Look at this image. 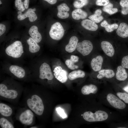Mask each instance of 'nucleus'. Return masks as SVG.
Here are the masks:
<instances>
[{
  "label": "nucleus",
  "instance_id": "nucleus-1",
  "mask_svg": "<svg viewBox=\"0 0 128 128\" xmlns=\"http://www.w3.org/2000/svg\"><path fill=\"white\" fill-rule=\"evenodd\" d=\"M102 104L120 111L126 108L125 103L116 95L112 88L107 87L100 92L97 98Z\"/></svg>",
  "mask_w": 128,
  "mask_h": 128
},
{
  "label": "nucleus",
  "instance_id": "nucleus-2",
  "mask_svg": "<svg viewBox=\"0 0 128 128\" xmlns=\"http://www.w3.org/2000/svg\"><path fill=\"white\" fill-rule=\"evenodd\" d=\"M23 91L9 88L3 83L0 84V96L1 98L12 103L17 101Z\"/></svg>",
  "mask_w": 128,
  "mask_h": 128
},
{
  "label": "nucleus",
  "instance_id": "nucleus-3",
  "mask_svg": "<svg viewBox=\"0 0 128 128\" xmlns=\"http://www.w3.org/2000/svg\"><path fill=\"white\" fill-rule=\"evenodd\" d=\"M19 112L18 118L22 124L26 125H31L33 124L35 114L31 110L26 107Z\"/></svg>",
  "mask_w": 128,
  "mask_h": 128
},
{
  "label": "nucleus",
  "instance_id": "nucleus-4",
  "mask_svg": "<svg viewBox=\"0 0 128 128\" xmlns=\"http://www.w3.org/2000/svg\"><path fill=\"white\" fill-rule=\"evenodd\" d=\"M5 52L8 55L13 58L20 57L24 52L21 42L19 41H15L6 48Z\"/></svg>",
  "mask_w": 128,
  "mask_h": 128
},
{
  "label": "nucleus",
  "instance_id": "nucleus-5",
  "mask_svg": "<svg viewBox=\"0 0 128 128\" xmlns=\"http://www.w3.org/2000/svg\"><path fill=\"white\" fill-rule=\"evenodd\" d=\"M64 34V29L61 23L59 22H56L52 25L49 32L50 37L56 40L61 39Z\"/></svg>",
  "mask_w": 128,
  "mask_h": 128
},
{
  "label": "nucleus",
  "instance_id": "nucleus-6",
  "mask_svg": "<svg viewBox=\"0 0 128 128\" xmlns=\"http://www.w3.org/2000/svg\"><path fill=\"white\" fill-rule=\"evenodd\" d=\"M93 48L92 43L90 41L88 40H84L78 43L76 47L78 51L84 56L89 54Z\"/></svg>",
  "mask_w": 128,
  "mask_h": 128
},
{
  "label": "nucleus",
  "instance_id": "nucleus-7",
  "mask_svg": "<svg viewBox=\"0 0 128 128\" xmlns=\"http://www.w3.org/2000/svg\"><path fill=\"white\" fill-rule=\"evenodd\" d=\"M81 91L83 95L87 96L91 95L97 98L100 92V88L98 85L90 84L83 86Z\"/></svg>",
  "mask_w": 128,
  "mask_h": 128
},
{
  "label": "nucleus",
  "instance_id": "nucleus-8",
  "mask_svg": "<svg viewBox=\"0 0 128 128\" xmlns=\"http://www.w3.org/2000/svg\"><path fill=\"white\" fill-rule=\"evenodd\" d=\"M39 78L42 79L52 80L54 77L50 65L46 63H43L39 68Z\"/></svg>",
  "mask_w": 128,
  "mask_h": 128
},
{
  "label": "nucleus",
  "instance_id": "nucleus-9",
  "mask_svg": "<svg viewBox=\"0 0 128 128\" xmlns=\"http://www.w3.org/2000/svg\"><path fill=\"white\" fill-rule=\"evenodd\" d=\"M115 75L114 71L112 69H101L98 72L96 78L98 80H110L114 78Z\"/></svg>",
  "mask_w": 128,
  "mask_h": 128
},
{
  "label": "nucleus",
  "instance_id": "nucleus-10",
  "mask_svg": "<svg viewBox=\"0 0 128 128\" xmlns=\"http://www.w3.org/2000/svg\"><path fill=\"white\" fill-rule=\"evenodd\" d=\"M54 72L55 77L60 82L64 83L67 81L68 77L67 73L61 67L58 66L56 67L54 70Z\"/></svg>",
  "mask_w": 128,
  "mask_h": 128
},
{
  "label": "nucleus",
  "instance_id": "nucleus-11",
  "mask_svg": "<svg viewBox=\"0 0 128 128\" xmlns=\"http://www.w3.org/2000/svg\"><path fill=\"white\" fill-rule=\"evenodd\" d=\"M18 14L17 16L18 19L19 20H22L27 17L29 18V20L30 22L34 21L37 19L36 14L31 8L29 9L24 14H23L21 11L18 12Z\"/></svg>",
  "mask_w": 128,
  "mask_h": 128
},
{
  "label": "nucleus",
  "instance_id": "nucleus-12",
  "mask_svg": "<svg viewBox=\"0 0 128 128\" xmlns=\"http://www.w3.org/2000/svg\"><path fill=\"white\" fill-rule=\"evenodd\" d=\"M101 46L102 50L107 56L112 57L114 55L115 50L110 42L106 41H102L101 43Z\"/></svg>",
  "mask_w": 128,
  "mask_h": 128
},
{
  "label": "nucleus",
  "instance_id": "nucleus-13",
  "mask_svg": "<svg viewBox=\"0 0 128 128\" xmlns=\"http://www.w3.org/2000/svg\"><path fill=\"white\" fill-rule=\"evenodd\" d=\"M103 58L101 55H98L93 58L91 62V68L95 72H98L101 69Z\"/></svg>",
  "mask_w": 128,
  "mask_h": 128
},
{
  "label": "nucleus",
  "instance_id": "nucleus-14",
  "mask_svg": "<svg viewBox=\"0 0 128 128\" xmlns=\"http://www.w3.org/2000/svg\"><path fill=\"white\" fill-rule=\"evenodd\" d=\"M57 9L58 11L57 16L58 18L64 19L69 17V14L68 12L69 11L70 9L66 4H61L58 6Z\"/></svg>",
  "mask_w": 128,
  "mask_h": 128
},
{
  "label": "nucleus",
  "instance_id": "nucleus-15",
  "mask_svg": "<svg viewBox=\"0 0 128 128\" xmlns=\"http://www.w3.org/2000/svg\"><path fill=\"white\" fill-rule=\"evenodd\" d=\"M125 69L121 65L117 67L114 77L117 81H124L127 78L128 74Z\"/></svg>",
  "mask_w": 128,
  "mask_h": 128
},
{
  "label": "nucleus",
  "instance_id": "nucleus-16",
  "mask_svg": "<svg viewBox=\"0 0 128 128\" xmlns=\"http://www.w3.org/2000/svg\"><path fill=\"white\" fill-rule=\"evenodd\" d=\"M10 72L16 77L19 78H22L25 76V72L22 68L18 66L12 65L9 68Z\"/></svg>",
  "mask_w": 128,
  "mask_h": 128
},
{
  "label": "nucleus",
  "instance_id": "nucleus-17",
  "mask_svg": "<svg viewBox=\"0 0 128 128\" xmlns=\"http://www.w3.org/2000/svg\"><path fill=\"white\" fill-rule=\"evenodd\" d=\"M78 41V39L77 37L74 36L71 37L68 43L65 47V51L69 53L73 52L76 49Z\"/></svg>",
  "mask_w": 128,
  "mask_h": 128
},
{
  "label": "nucleus",
  "instance_id": "nucleus-18",
  "mask_svg": "<svg viewBox=\"0 0 128 128\" xmlns=\"http://www.w3.org/2000/svg\"><path fill=\"white\" fill-rule=\"evenodd\" d=\"M112 88L116 95L125 103L128 104V93L122 91L117 84L113 85Z\"/></svg>",
  "mask_w": 128,
  "mask_h": 128
},
{
  "label": "nucleus",
  "instance_id": "nucleus-19",
  "mask_svg": "<svg viewBox=\"0 0 128 128\" xmlns=\"http://www.w3.org/2000/svg\"><path fill=\"white\" fill-rule=\"evenodd\" d=\"M29 33L31 37L37 42L39 43L41 40L42 36L36 26H32L29 29Z\"/></svg>",
  "mask_w": 128,
  "mask_h": 128
},
{
  "label": "nucleus",
  "instance_id": "nucleus-20",
  "mask_svg": "<svg viewBox=\"0 0 128 128\" xmlns=\"http://www.w3.org/2000/svg\"><path fill=\"white\" fill-rule=\"evenodd\" d=\"M81 25L85 29L91 31H96L98 28V26L95 23L87 19L82 21Z\"/></svg>",
  "mask_w": 128,
  "mask_h": 128
},
{
  "label": "nucleus",
  "instance_id": "nucleus-21",
  "mask_svg": "<svg viewBox=\"0 0 128 128\" xmlns=\"http://www.w3.org/2000/svg\"><path fill=\"white\" fill-rule=\"evenodd\" d=\"M117 35L123 38L128 37V25L126 23L122 22L121 23L116 31Z\"/></svg>",
  "mask_w": 128,
  "mask_h": 128
},
{
  "label": "nucleus",
  "instance_id": "nucleus-22",
  "mask_svg": "<svg viewBox=\"0 0 128 128\" xmlns=\"http://www.w3.org/2000/svg\"><path fill=\"white\" fill-rule=\"evenodd\" d=\"M13 113V110L10 106L5 103H0V113L1 115L8 117L11 116Z\"/></svg>",
  "mask_w": 128,
  "mask_h": 128
},
{
  "label": "nucleus",
  "instance_id": "nucleus-23",
  "mask_svg": "<svg viewBox=\"0 0 128 128\" xmlns=\"http://www.w3.org/2000/svg\"><path fill=\"white\" fill-rule=\"evenodd\" d=\"M73 18L76 20L86 18L87 16V13L81 9H77L73 11L72 14Z\"/></svg>",
  "mask_w": 128,
  "mask_h": 128
},
{
  "label": "nucleus",
  "instance_id": "nucleus-24",
  "mask_svg": "<svg viewBox=\"0 0 128 128\" xmlns=\"http://www.w3.org/2000/svg\"><path fill=\"white\" fill-rule=\"evenodd\" d=\"M27 42L29 46V50L30 52L34 53L40 50V46L32 37H30L27 40Z\"/></svg>",
  "mask_w": 128,
  "mask_h": 128
},
{
  "label": "nucleus",
  "instance_id": "nucleus-25",
  "mask_svg": "<svg viewBox=\"0 0 128 128\" xmlns=\"http://www.w3.org/2000/svg\"><path fill=\"white\" fill-rule=\"evenodd\" d=\"M85 76V72L81 70H76L70 73L68 78L71 80H73L78 78H84Z\"/></svg>",
  "mask_w": 128,
  "mask_h": 128
},
{
  "label": "nucleus",
  "instance_id": "nucleus-26",
  "mask_svg": "<svg viewBox=\"0 0 128 128\" xmlns=\"http://www.w3.org/2000/svg\"><path fill=\"white\" fill-rule=\"evenodd\" d=\"M101 27H104L105 30L109 32H113L118 27V25L117 24L114 23L109 24L106 20H104L102 22L101 24Z\"/></svg>",
  "mask_w": 128,
  "mask_h": 128
},
{
  "label": "nucleus",
  "instance_id": "nucleus-27",
  "mask_svg": "<svg viewBox=\"0 0 128 128\" xmlns=\"http://www.w3.org/2000/svg\"><path fill=\"white\" fill-rule=\"evenodd\" d=\"M113 5L112 3H109L103 7L102 9L103 11L110 14H112L118 12V9L116 8H113Z\"/></svg>",
  "mask_w": 128,
  "mask_h": 128
},
{
  "label": "nucleus",
  "instance_id": "nucleus-28",
  "mask_svg": "<svg viewBox=\"0 0 128 128\" xmlns=\"http://www.w3.org/2000/svg\"><path fill=\"white\" fill-rule=\"evenodd\" d=\"M0 125L2 128H14L12 123L5 118L2 117L0 119Z\"/></svg>",
  "mask_w": 128,
  "mask_h": 128
},
{
  "label": "nucleus",
  "instance_id": "nucleus-29",
  "mask_svg": "<svg viewBox=\"0 0 128 128\" xmlns=\"http://www.w3.org/2000/svg\"><path fill=\"white\" fill-rule=\"evenodd\" d=\"M120 4L122 7V14L124 15L128 14V0H121Z\"/></svg>",
  "mask_w": 128,
  "mask_h": 128
},
{
  "label": "nucleus",
  "instance_id": "nucleus-30",
  "mask_svg": "<svg viewBox=\"0 0 128 128\" xmlns=\"http://www.w3.org/2000/svg\"><path fill=\"white\" fill-rule=\"evenodd\" d=\"M88 0H76L73 3V5L76 8L79 9L87 5Z\"/></svg>",
  "mask_w": 128,
  "mask_h": 128
},
{
  "label": "nucleus",
  "instance_id": "nucleus-31",
  "mask_svg": "<svg viewBox=\"0 0 128 128\" xmlns=\"http://www.w3.org/2000/svg\"><path fill=\"white\" fill-rule=\"evenodd\" d=\"M14 4L15 6L18 10L22 12L25 10L24 1L22 2V0H15Z\"/></svg>",
  "mask_w": 128,
  "mask_h": 128
},
{
  "label": "nucleus",
  "instance_id": "nucleus-32",
  "mask_svg": "<svg viewBox=\"0 0 128 128\" xmlns=\"http://www.w3.org/2000/svg\"><path fill=\"white\" fill-rule=\"evenodd\" d=\"M88 18L91 20L96 23H100L103 19V17L102 16L94 14L90 16Z\"/></svg>",
  "mask_w": 128,
  "mask_h": 128
},
{
  "label": "nucleus",
  "instance_id": "nucleus-33",
  "mask_svg": "<svg viewBox=\"0 0 128 128\" xmlns=\"http://www.w3.org/2000/svg\"><path fill=\"white\" fill-rule=\"evenodd\" d=\"M75 63L70 59H67L65 61V64L68 67L72 70H74L78 68V66L75 65Z\"/></svg>",
  "mask_w": 128,
  "mask_h": 128
},
{
  "label": "nucleus",
  "instance_id": "nucleus-34",
  "mask_svg": "<svg viewBox=\"0 0 128 128\" xmlns=\"http://www.w3.org/2000/svg\"><path fill=\"white\" fill-rule=\"evenodd\" d=\"M121 66L125 68L128 69V55L123 57L122 60Z\"/></svg>",
  "mask_w": 128,
  "mask_h": 128
},
{
  "label": "nucleus",
  "instance_id": "nucleus-35",
  "mask_svg": "<svg viewBox=\"0 0 128 128\" xmlns=\"http://www.w3.org/2000/svg\"><path fill=\"white\" fill-rule=\"evenodd\" d=\"M109 3V0H96V4L98 6H105Z\"/></svg>",
  "mask_w": 128,
  "mask_h": 128
},
{
  "label": "nucleus",
  "instance_id": "nucleus-36",
  "mask_svg": "<svg viewBox=\"0 0 128 128\" xmlns=\"http://www.w3.org/2000/svg\"><path fill=\"white\" fill-rule=\"evenodd\" d=\"M56 110L58 114L63 118H65L67 117L66 114L62 109L60 107L57 108L56 109Z\"/></svg>",
  "mask_w": 128,
  "mask_h": 128
},
{
  "label": "nucleus",
  "instance_id": "nucleus-37",
  "mask_svg": "<svg viewBox=\"0 0 128 128\" xmlns=\"http://www.w3.org/2000/svg\"><path fill=\"white\" fill-rule=\"evenodd\" d=\"M6 30V27L4 24H0V36L3 35L5 32Z\"/></svg>",
  "mask_w": 128,
  "mask_h": 128
},
{
  "label": "nucleus",
  "instance_id": "nucleus-38",
  "mask_svg": "<svg viewBox=\"0 0 128 128\" xmlns=\"http://www.w3.org/2000/svg\"><path fill=\"white\" fill-rule=\"evenodd\" d=\"M70 59L75 63L78 62L79 60V58L77 56L72 55L70 56Z\"/></svg>",
  "mask_w": 128,
  "mask_h": 128
},
{
  "label": "nucleus",
  "instance_id": "nucleus-39",
  "mask_svg": "<svg viewBox=\"0 0 128 128\" xmlns=\"http://www.w3.org/2000/svg\"><path fill=\"white\" fill-rule=\"evenodd\" d=\"M29 0H24V6L25 9H27L29 7Z\"/></svg>",
  "mask_w": 128,
  "mask_h": 128
},
{
  "label": "nucleus",
  "instance_id": "nucleus-40",
  "mask_svg": "<svg viewBox=\"0 0 128 128\" xmlns=\"http://www.w3.org/2000/svg\"><path fill=\"white\" fill-rule=\"evenodd\" d=\"M47 1L49 4L53 5L55 4L57 1V0H43Z\"/></svg>",
  "mask_w": 128,
  "mask_h": 128
},
{
  "label": "nucleus",
  "instance_id": "nucleus-41",
  "mask_svg": "<svg viewBox=\"0 0 128 128\" xmlns=\"http://www.w3.org/2000/svg\"><path fill=\"white\" fill-rule=\"evenodd\" d=\"M102 13L101 10L100 9H98L95 11L94 14L98 15H101Z\"/></svg>",
  "mask_w": 128,
  "mask_h": 128
},
{
  "label": "nucleus",
  "instance_id": "nucleus-42",
  "mask_svg": "<svg viewBox=\"0 0 128 128\" xmlns=\"http://www.w3.org/2000/svg\"><path fill=\"white\" fill-rule=\"evenodd\" d=\"M122 89L123 91L128 93V82L126 85L122 88Z\"/></svg>",
  "mask_w": 128,
  "mask_h": 128
},
{
  "label": "nucleus",
  "instance_id": "nucleus-43",
  "mask_svg": "<svg viewBox=\"0 0 128 128\" xmlns=\"http://www.w3.org/2000/svg\"><path fill=\"white\" fill-rule=\"evenodd\" d=\"M30 128H38L37 127L35 126H32Z\"/></svg>",
  "mask_w": 128,
  "mask_h": 128
},
{
  "label": "nucleus",
  "instance_id": "nucleus-44",
  "mask_svg": "<svg viewBox=\"0 0 128 128\" xmlns=\"http://www.w3.org/2000/svg\"><path fill=\"white\" fill-rule=\"evenodd\" d=\"M32 9L33 10L34 12L36 10V9L35 8H34Z\"/></svg>",
  "mask_w": 128,
  "mask_h": 128
},
{
  "label": "nucleus",
  "instance_id": "nucleus-45",
  "mask_svg": "<svg viewBox=\"0 0 128 128\" xmlns=\"http://www.w3.org/2000/svg\"><path fill=\"white\" fill-rule=\"evenodd\" d=\"M2 4V3L1 1V0H0V4L1 5Z\"/></svg>",
  "mask_w": 128,
  "mask_h": 128
}]
</instances>
